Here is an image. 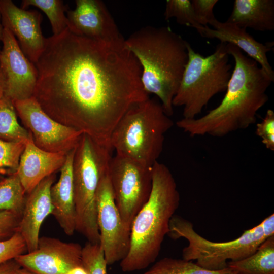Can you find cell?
Segmentation results:
<instances>
[{
  "label": "cell",
  "mask_w": 274,
  "mask_h": 274,
  "mask_svg": "<svg viewBox=\"0 0 274 274\" xmlns=\"http://www.w3.org/2000/svg\"><path fill=\"white\" fill-rule=\"evenodd\" d=\"M188 43L167 26H145L125 40L141 67L144 89L156 96L169 117L188 60Z\"/></svg>",
  "instance_id": "3"
},
{
  "label": "cell",
  "mask_w": 274,
  "mask_h": 274,
  "mask_svg": "<svg viewBox=\"0 0 274 274\" xmlns=\"http://www.w3.org/2000/svg\"><path fill=\"white\" fill-rule=\"evenodd\" d=\"M209 25L212 26H203L197 31L202 37L215 39L221 43L233 44L248 56L256 61L267 75L274 81V71L269 63L267 53L273 48V42L263 44L257 41L246 29L235 24L226 22H222L216 18L211 21Z\"/></svg>",
  "instance_id": "16"
},
{
  "label": "cell",
  "mask_w": 274,
  "mask_h": 274,
  "mask_svg": "<svg viewBox=\"0 0 274 274\" xmlns=\"http://www.w3.org/2000/svg\"><path fill=\"white\" fill-rule=\"evenodd\" d=\"M82 249L77 243L43 236L39 237L34 251L14 259L33 274H67L74 268L82 267Z\"/></svg>",
  "instance_id": "13"
},
{
  "label": "cell",
  "mask_w": 274,
  "mask_h": 274,
  "mask_svg": "<svg viewBox=\"0 0 274 274\" xmlns=\"http://www.w3.org/2000/svg\"><path fill=\"white\" fill-rule=\"evenodd\" d=\"M108 170L99 180L96 203L99 244L108 265H110L121 261L127 255L131 229L125 226L122 221L115 201Z\"/></svg>",
  "instance_id": "10"
},
{
  "label": "cell",
  "mask_w": 274,
  "mask_h": 274,
  "mask_svg": "<svg viewBox=\"0 0 274 274\" xmlns=\"http://www.w3.org/2000/svg\"><path fill=\"white\" fill-rule=\"evenodd\" d=\"M227 267L237 274H274V235L265 239L252 255L228 262Z\"/></svg>",
  "instance_id": "21"
},
{
  "label": "cell",
  "mask_w": 274,
  "mask_h": 274,
  "mask_svg": "<svg viewBox=\"0 0 274 274\" xmlns=\"http://www.w3.org/2000/svg\"><path fill=\"white\" fill-rule=\"evenodd\" d=\"M54 181L52 175L46 177L28 193L26 198L17 232L25 241L27 252L37 248L41 225L52 213L50 189Z\"/></svg>",
  "instance_id": "17"
},
{
  "label": "cell",
  "mask_w": 274,
  "mask_h": 274,
  "mask_svg": "<svg viewBox=\"0 0 274 274\" xmlns=\"http://www.w3.org/2000/svg\"><path fill=\"white\" fill-rule=\"evenodd\" d=\"M256 134L261 139L262 143L270 151L274 150V112L268 109L262 120L256 124Z\"/></svg>",
  "instance_id": "30"
},
{
  "label": "cell",
  "mask_w": 274,
  "mask_h": 274,
  "mask_svg": "<svg viewBox=\"0 0 274 274\" xmlns=\"http://www.w3.org/2000/svg\"><path fill=\"white\" fill-rule=\"evenodd\" d=\"M247 29L267 31L274 30L273 0H235L226 21Z\"/></svg>",
  "instance_id": "20"
},
{
  "label": "cell",
  "mask_w": 274,
  "mask_h": 274,
  "mask_svg": "<svg viewBox=\"0 0 274 274\" xmlns=\"http://www.w3.org/2000/svg\"><path fill=\"white\" fill-rule=\"evenodd\" d=\"M64 152L44 150L33 138L25 144L16 172L25 192L29 193L43 179L60 169L65 160Z\"/></svg>",
  "instance_id": "18"
},
{
  "label": "cell",
  "mask_w": 274,
  "mask_h": 274,
  "mask_svg": "<svg viewBox=\"0 0 274 274\" xmlns=\"http://www.w3.org/2000/svg\"><path fill=\"white\" fill-rule=\"evenodd\" d=\"M167 235L174 240L181 237L187 240L188 245L182 250L183 259L196 260V263L204 269L218 270L227 267L228 260L238 261L252 255L265 239L274 235V214L245 230L238 238L223 242L203 237L195 230L191 222L174 215Z\"/></svg>",
  "instance_id": "6"
},
{
  "label": "cell",
  "mask_w": 274,
  "mask_h": 274,
  "mask_svg": "<svg viewBox=\"0 0 274 274\" xmlns=\"http://www.w3.org/2000/svg\"><path fill=\"white\" fill-rule=\"evenodd\" d=\"M26 193L16 172L1 180L0 211H12L22 216Z\"/></svg>",
  "instance_id": "24"
},
{
  "label": "cell",
  "mask_w": 274,
  "mask_h": 274,
  "mask_svg": "<svg viewBox=\"0 0 274 274\" xmlns=\"http://www.w3.org/2000/svg\"><path fill=\"white\" fill-rule=\"evenodd\" d=\"M180 201L172 173L166 165L156 161L152 168L150 196L132 222L129 250L120 262L123 272L144 269L155 261Z\"/></svg>",
  "instance_id": "4"
},
{
  "label": "cell",
  "mask_w": 274,
  "mask_h": 274,
  "mask_svg": "<svg viewBox=\"0 0 274 274\" xmlns=\"http://www.w3.org/2000/svg\"><path fill=\"white\" fill-rule=\"evenodd\" d=\"M0 53V69L4 82L3 95L12 101L33 96L38 70L24 54L14 35L3 27Z\"/></svg>",
  "instance_id": "12"
},
{
  "label": "cell",
  "mask_w": 274,
  "mask_h": 274,
  "mask_svg": "<svg viewBox=\"0 0 274 274\" xmlns=\"http://www.w3.org/2000/svg\"><path fill=\"white\" fill-rule=\"evenodd\" d=\"M15 274H33V273L25 268L20 267L18 269H17Z\"/></svg>",
  "instance_id": "36"
},
{
  "label": "cell",
  "mask_w": 274,
  "mask_h": 274,
  "mask_svg": "<svg viewBox=\"0 0 274 274\" xmlns=\"http://www.w3.org/2000/svg\"><path fill=\"white\" fill-rule=\"evenodd\" d=\"M234 66L221 102L207 114L182 118L176 124L191 137L222 138L255 124L258 111L268 101L267 90L273 81L258 63L236 46L227 44Z\"/></svg>",
  "instance_id": "2"
},
{
  "label": "cell",
  "mask_w": 274,
  "mask_h": 274,
  "mask_svg": "<svg viewBox=\"0 0 274 274\" xmlns=\"http://www.w3.org/2000/svg\"><path fill=\"white\" fill-rule=\"evenodd\" d=\"M13 102L17 113L31 131L39 148L64 153L77 146L83 132L54 120L33 96Z\"/></svg>",
  "instance_id": "11"
},
{
  "label": "cell",
  "mask_w": 274,
  "mask_h": 274,
  "mask_svg": "<svg viewBox=\"0 0 274 274\" xmlns=\"http://www.w3.org/2000/svg\"><path fill=\"white\" fill-rule=\"evenodd\" d=\"M35 65L33 96L43 110L64 115L75 128L111 149L117 123L130 107L149 97L142 84L141 67L125 40L96 41L67 28L46 38Z\"/></svg>",
  "instance_id": "1"
},
{
  "label": "cell",
  "mask_w": 274,
  "mask_h": 274,
  "mask_svg": "<svg viewBox=\"0 0 274 274\" xmlns=\"http://www.w3.org/2000/svg\"><path fill=\"white\" fill-rule=\"evenodd\" d=\"M25 144L0 139V174L9 176L17 172Z\"/></svg>",
  "instance_id": "27"
},
{
  "label": "cell",
  "mask_w": 274,
  "mask_h": 274,
  "mask_svg": "<svg viewBox=\"0 0 274 274\" xmlns=\"http://www.w3.org/2000/svg\"><path fill=\"white\" fill-rule=\"evenodd\" d=\"M4 93V82L2 74L0 69V97L3 95Z\"/></svg>",
  "instance_id": "35"
},
{
  "label": "cell",
  "mask_w": 274,
  "mask_h": 274,
  "mask_svg": "<svg viewBox=\"0 0 274 274\" xmlns=\"http://www.w3.org/2000/svg\"><path fill=\"white\" fill-rule=\"evenodd\" d=\"M227 44L219 43L215 51L204 57L187 44L188 60L173 107H182L183 118L197 117L216 94L225 92L232 71Z\"/></svg>",
  "instance_id": "7"
},
{
  "label": "cell",
  "mask_w": 274,
  "mask_h": 274,
  "mask_svg": "<svg viewBox=\"0 0 274 274\" xmlns=\"http://www.w3.org/2000/svg\"><path fill=\"white\" fill-rule=\"evenodd\" d=\"M32 134L18 123L13 102L4 95L0 97V139L26 143Z\"/></svg>",
  "instance_id": "22"
},
{
  "label": "cell",
  "mask_w": 274,
  "mask_h": 274,
  "mask_svg": "<svg viewBox=\"0 0 274 274\" xmlns=\"http://www.w3.org/2000/svg\"><path fill=\"white\" fill-rule=\"evenodd\" d=\"M218 2L217 0L191 1L194 15L199 24L208 26L209 23L216 18L213 9Z\"/></svg>",
  "instance_id": "31"
},
{
  "label": "cell",
  "mask_w": 274,
  "mask_h": 274,
  "mask_svg": "<svg viewBox=\"0 0 274 274\" xmlns=\"http://www.w3.org/2000/svg\"><path fill=\"white\" fill-rule=\"evenodd\" d=\"M76 147L66 154L60 168L58 181L52 185L50 196L52 205L51 215L64 232L72 236L76 231V213L74 202L73 164Z\"/></svg>",
  "instance_id": "19"
},
{
  "label": "cell",
  "mask_w": 274,
  "mask_h": 274,
  "mask_svg": "<svg viewBox=\"0 0 274 274\" xmlns=\"http://www.w3.org/2000/svg\"><path fill=\"white\" fill-rule=\"evenodd\" d=\"M142 274H237L229 267L218 270L204 269L192 261L165 257Z\"/></svg>",
  "instance_id": "23"
},
{
  "label": "cell",
  "mask_w": 274,
  "mask_h": 274,
  "mask_svg": "<svg viewBox=\"0 0 274 274\" xmlns=\"http://www.w3.org/2000/svg\"><path fill=\"white\" fill-rule=\"evenodd\" d=\"M152 168L117 154L110 161L108 174L115 201L123 223L130 229L150 196Z\"/></svg>",
  "instance_id": "9"
},
{
  "label": "cell",
  "mask_w": 274,
  "mask_h": 274,
  "mask_svg": "<svg viewBox=\"0 0 274 274\" xmlns=\"http://www.w3.org/2000/svg\"><path fill=\"white\" fill-rule=\"evenodd\" d=\"M173 125L159 99L149 97L130 107L117 123L110 138L111 148L117 155L152 167Z\"/></svg>",
  "instance_id": "5"
},
{
  "label": "cell",
  "mask_w": 274,
  "mask_h": 274,
  "mask_svg": "<svg viewBox=\"0 0 274 274\" xmlns=\"http://www.w3.org/2000/svg\"><path fill=\"white\" fill-rule=\"evenodd\" d=\"M3 28V27L1 23V14H0V41H1ZM0 53H1V50H0Z\"/></svg>",
  "instance_id": "37"
},
{
  "label": "cell",
  "mask_w": 274,
  "mask_h": 274,
  "mask_svg": "<svg viewBox=\"0 0 274 274\" xmlns=\"http://www.w3.org/2000/svg\"><path fill=\"white\" fill-rule=\"evenodd\" d=\"M29 6L42 10L48 18L54 36L64 32L68 27V21L65 13L66 6L61 0H23L20 8L26 9Z\"/></svg>",
  "instance_id": "25"
},
{
  "label": "cell",
  "mask_w": 274,
  "mask_h": 274,
  "mask_svg": "<svg viewBox=\"0 0 274 274\" xmlns=\"http://www.w3.org/2000/svg\"><path fill=\"white\" fill-rule=\"evenodd\" d=\"M1 23L14 35L26 56L35 64L43 52L42 16L38 11L22 9L11 0H0Z\"/></svg>",
  "instance_id": "15"
},
{
  "label": "cell",
  "mask_w": 274,
  "mask_h": 274,
  "mask_svg": "<svg viewBox=\"0 0 274 274\" xmlns=\"http://www.w3.org/2000/svg\"><path fill=\"white\" fill-rule=\"evenodd\" d=\"M82 267L87 274H107V262L100 244L87 242L82 249Z\"/></svg>",
  "instance_id": "28"
},
{
  "label": "cell",
  "mask_w": 274,
  "mask_h": 274,
  "mask_svg": "<svg viewBox=\"0 0 274 274\" xmlns=\"http://www.w3.org/2000/svg\"><path fill=\"white\" fill-rule=\"evenodd\" d=\"M21 266L14 259L0 264V274H15Z\"/></svg>",
  "instance_id": "33"
},
{
  "label": "cell",
  "mask_w": 274,
  "mask_h": 274,
  "mask_svg": "<svg viewBox=\"0 0 274 274\" xmlns=\"http://www.w3.org/2000/svg\"><path fill=\"white\" fill-rule=\"evenodd\" d=\"M112 150L85 133L76 148L73 164L76 231L93 244L100 242L96 191L101 176L109 169Z\"/></svg>",
  "instance_id": "8"
},
{
  "label": "cell",
  "mask_w": 274,
  "mask_h": 274,
  "mask_svg": "<svg viewBox=\"0 0 274 274\" xmlns=\"http://www.w3.org/2000/svg\"><path fill=\"white\" fill-rule=\"evenodd\" d=\"M68 10V29L84 37L106 42L125 40L105 3L100 0H76Z\"/></svg>",
  "instance_id": "14"
},
{
  "label": "cell",
  "mask_w": 274,
  "mask_h": 274,
  "mask_svg": "<svg viewBox=\"0 0 274 274\" xmlns=\"http://www.w3.org/2000/svg\"><path fill=\"white\" fill-rule=\"evenodd\" d=\"M164 16L165 20L175 18L178 23L200 29L203 26L197 22L190 0H167Z\"/></svg>",
  "instance_id": "26"
},
{
  "label": "cell",
  "mask_w": 274,
  "mask_h": 274,
  "mask_svg": "<svg viewBox=\"0 0 274 274\" xmlns=\"http://www.w3.org/2000/svg\"><path fill=\"white\" fill-rule=\"evenodd\" d=\"M25 252H27L25 241L16 232L9 238L0 241V264L15 259Z\"/></svg>",
  "instance_id": "29"
},
{
  "label": "cell",
  "mask_w": 274,
  "mask_h": 274,
  "mask_svg": "<svg viewBox=\"0 0 274 274\" xmlns=\"http://www.w3.org/2000/svg\"><path fill=\"white\" fill-rule=\"evenodd\" d=\"M67 274H87L85 270L82 267H77L73 268Z\"/></svg>",
  "instance_id": "34"
},
{
  "label": "cell",
  "mask_w": 274,
  "mask_h": 274,
  "mask_svg": "<svg viewBox=\"0 0 274 274\" xmlns=\"http://www.w3.org/2000/svg\"><path fill=\"white\" fill-rule=\"evenodd\" d=\"M21 218L12 211H0V241L8 239L17 232Z\"/></svg>",
  "instance_id": "32"
}]
</instances>
